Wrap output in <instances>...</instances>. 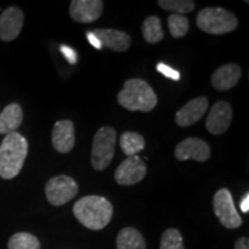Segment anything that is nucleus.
<instances>
[{
  "label": "nucleus",
  "instance_id": "9",
  "mask_svg": "<svg viewBox=\"0 0 249 249\" xmlns=\"http://www.w3.org/2000/svg\"><path fill=\"white\" fill-rule=\"evenodd\" d=\"M174 155H176L177 160L180 161L194 160L200 163H204L210 158L211 149L209 144L203 140L188 138L177 145Z\"/></svg>",
  "mask_w": 249,
  "mask_h": 249
},
{
  "label": "nucleus",
  "instance_id": "19",
  "mask_svg": "<svg viewBox=\"0 0 249 249\" xmlns=\"http://www.w3.org/2000/svg\"><path fill=\"white\" fill-rule=\"evenodd\" d=\"M143 38L149 44H157L164 38V30L160 18L156 15L148 17L142 23Z\"/></svg>",
  "mask_w": 249,
  "mask_h": 249
},
{
  "label": "nucleus",
  "instance_id": "2",
  "mask_svg": "<svg viewBox=\"0 0 249 249\" xmlns=\"http://www.w3.org/2000/svg\"><path fill=\"white\" fill-rule=\"evenodd\" d=\"M27 139L15 132L5 136L0 144V178L14 179L22 170L28 155Z\"/></svg>",
  "mask_w": 249,
  "mask_h": 249
},
{
  "label": "nucleus",
  "instance_id": "10",
  "mask_svg": "<svg viewBox=\"0 0 249 249\" xmlns=\"http://www.w3.org/2000/svg\"><path fill=\"white\" fill-rule=\"evenodd\" d=\"M23 12L17 6L6 8L0 14V39L2 42H12L20 35L23 27Z\"/></svg>",
  "mask_w": 249,
  "mask_h": 249
},
{
  "label": "nucleus",
  "instance_id": "28",
  "mask_svg": "<svg viewBox=\"0 0 249 249\" xmlns=\"http://www.w3.org/2000/svg\"><path fill=\"white\" fill-rule=\"evenodd\" d=\"M234 249H249V239L246 236H241L236 240Z\"/></svg>",
  "mask_w": 249,
  "mask_h": 249
},
{
  "label": "nucleus",
  "instance_id": "1",
  "mask_svg": "<svg viewBox=\"0 0 249 249\" xmlns=\"http://www.w3.org/2000/svg\"><path fill=\"white\" fill-rule=\"evenodd\" d=\"M73 213L87 229L99 231L111 222L113 217V205L103 196L89 195L76 201L73 207Z\"/></svg>",
  "mask_w": 249,
  "mask_h": 249
},
{
  "label": "nucleus",
  "instance_id": "8",
  "mask_svg": "<svg viewBox=\"0 0 249 249\" xmlns=\"http://www.w3.org/2000/svg\"><path fill=\"white\" fill-rule=\"evenodd\" d=\"M147 174V165L139 156L127 157L114 172V180L120 186H133L142 181Z\"/></svg>",
  "mask_w": 249,
  "mask_h": 249
},
{
  "label": "nucleus",
  "instance_id": "13",
  "mask_svg": "<svg viewBox=\"0 0 249 249\" xmlns=\"http://www.w3.org/2000/svg\"><path fill=\"white\" fill-rule=\"evenodd\" d=\"M52 145L60 154H68L75 145V127L71 120H59L52 130Z\"/></svg>",
  "mask_w": 249,
  "mask_h": 249
},
{
  "label": "nucleus",
  "instance_id": "21",
  "mask_svg": "<svg viewBox=\"0 0 249 249\" xmlns=\"http://www.w3.org/2000/svg\"><path fill=\"white\" fill-rule=\"evenodd\" d=\"M7 247L8 249H40V242L35 235L20 232L11 236Z\"/></svg>",
  "mask_w": 249,
  "mask_h": 249
},
{
  "label": "nucleus",
  "instance_id": "5",
  "mask_svg": "<svg viewBox=\"0 0 249 249\" xmlns=\"http://www.w3.org/2000/svg\"><path fill=\"white\" fill-rule=\"evenodd\" d=\"M116 129L104 126L93 136L91 149V166L96 171H104L113 160L116 151Z\"/></svg>",
  "mask_w": 249,
  "mask_h": 249
},
{
  "label": "nucleus",
  "instance_id": "12",
  "mask_svg": "<svg viewBox=\"0 0 249 249\" xmlns=\"http://www.w3.org/2000/svg\"><path fill=\"white\" fill-rule=\"evenodd\" d=\"M233 119L232 107L225 101H219L211 107L207 119V129L213 135H222L230 128Z\"/></svg>",
  "mask_w": 249,
  "mask_h": 249
},
{
  "label": "nucleus",
  "instance_id": "26",
  "mask_svg": "<svg viewBox=\"0 0 249 249\" xmlns=\"http://www.w3.org/2000/svg\"><path fill=\"white\" fill-rule=\"evenodd\" d=\"M60 50H61L62 53H64L65 57L67 58V60L71 62V64H73V65L76 64L77 54L75 53V51H74V50H71V48H68V46H65V45H61Z\"/></svg>",
  "mask_w": 249,
  "mask_h": 249
},
{
  "label": "nucleus",
  "instance_id": "22",
  "mask_svg": "<svg viewBox=\"0 0 249 249\" xmlns=\"http://www.w3.org/2000/svg\"><path fill=\"white\" fill-rule=\"evenodd\" d=\"M160 8L172 13L182 15L188 14L195 9V1L192 0H160L157 2Z\"/></svg>",
  "mask_w": 249,
  "mask_h": 249
},
{
  "label": "nucleus",
  "instance_id": "29",
  "mask_svg": "<svg viewBox=\"0 0 249 249\" xmlns=\"http://www.w3.org/2000/svg\"><path fill=\"white\" fill-rule=\"evenodd\" d=\"M240 208H241V211L242 213H247L249 211V194L247 193L246 196L244 197V200L241 201V204H240Z\"/></svg>",
  "mask_w": 249,
  "mask_h": 249
},
{
  "label": "nucleus",
  "instance_id": "14",
  "mask_svg": "<svg viewBox=\"0 0 249 249\" xmlns=\"http://www.w3.org/2000/svg\"><path fill=\"white\" fill-rule=\"evenodd\" d=\"M209 107V99L207 97H196L189 101L176 113V123L180 127H189L197 123Z\"/></svg>",
  "mask_w": 249,
  "mask_h": 249
},
{
  "label": "nucleus",
  "instance_id": "23",
  "mask_svg": "<svg viewBox=\"0 0 249 249\" xmlns=\"http://www.w3.org/2000/svg\"><path fill=\"white\" fill-rule=\"evenodd\" d=\"M167 24L171 35L174 38H182L189 31V21L185 15L171 14L167 18Z\"/></svg>",
  "mask_w": 249,
  "mask_h": 249
},
{
  "label": "nucleus",
  "instance_id": "18",
  "mask_svg": "<svg viewBox=\"0 0 249 249\" xmlns=\"http://www.w3.org/2000/svg\"><path fill=\"white\" fill-rule=\"evenodd\" d=\"M117 249H147L144 236L134 227H124L118 233Z\"/></svg>",
  "mask_w": 249,
  "mask_h": 249
},
{
  "label": "nucleus",
  "instance_id": "7",
  "mask_svg": "<svg viewBox=\"0 0 249 249\" xmlns=\"http://www.w3.org/2000/svg\"><path fill=\"white\" fill-rule=\"evenodd\" d=\"M213 213L224 227L235 230L241 226L242 219L235 209L234 202L231 192L226 188H222L216 192L213 202Z\"/></svg>",
  "mask_w": 249,
  "mask_h": 249
},
{
  "label": "nucleus",
  "instance_id": "17",
  "mask_svg": "<svg viewBox=\"0 0 249 249\" xmlns=\"http://www.w3.org/2000/svg\"><path fill=\"white\" fill-rule=\"evenodd\" d=\"M23 121V112L18 103H12L0 114V134L15 133Z\"/></svg>",
  "mask_w": 249,
  "mask_h": 249
},
{
  "label": "nucleus",
  "instance_id": "25",
  "mask_svg": "<svg viewBox=\"0 0 249 249\" xmlns=\"http://www.w3.org/2000/svg\"><path fill=\"white\" fill-rule=\"evenodd\" d=\"M157 71H160V73L164 74L166 77H169V79H172L176 81L180 79V73L178 71L173 70V68L169 67L167 65L163 64V62H160V64L157 65Z\"/></svg>",
  "mask_w": 249,
  "mask_h": 249
},
{
  "label": "nucleus",
  "instance_id": "24",
  "mask_svg": "<svg viewBox=\"0 0 249 249\" xmlns=\"http://www.w3.org/2000/svg\"><path fill=\"white\" fill-rule=\"evenodd\" d=\"M160 249H185L181 233L178 229H167L160 238Z\"/></svg>",
  "mask_w": 249,
  "mask_h": 249
},
{
  "label": "nucleus",
  "instance_id": "20",
  "mask_svg": "<svg viewBox=\"0 0 249 249\" xmlns=\"http://www.w3.org/2000/svg\"><path fill=\"white\" fill-rule=\"evenodd\" d=\"M121 150L127 157L136 156V154L144 150L145 141L141 134L135 132H124L120 138Z\"/></svg>",
  "mask_w": 249,
  "mask_h": 249
},
{
  "label": "nucleus",
  "instance_id": "3",
  "mask_svg": "<svg viewBox=\"0 0 249 249\" xmlns=\"http://www.w3.org/2000/svg\"><path fill=\"white\" fill-rule=\"evenodd\" d=\"M118 103L128 111L150 112L157 105V96L144 80L129 79L118 93Z\"/></svg>",
  "mask_w": 249,
  "mask_h": 249
},
{
  "label": "nucleus",
  "instance_id": "27",
  "mask_svg": "<svg viewBox=\"0 0 249 249\" xmlns=\"http://www.w3.org/2000/svg\"><path fill=\"white\" fill-rule=\"evenodd\" d=\"M87 38L89 39L90 44H91L92 46H95L96 49H98V50H102V49H103L101 42H99L97 37L93 35L92 31H88V33H87Z\"/></svg>",
  "mask_w": 249,
  "mask_h": 249
},
{
  "label": "nucleus",
  "instance_id": "6",
  "mask_svg": "<svg viewBox=\"0 0 249 249\" xmlns=\"http://www.w3.org/2000/svg\"><path fill=\"white\" fill-rule=\"evenodd\" d=\"M79 193L75 180L68 176H57L48 180L45 185V195L49 203L60 207L73 200Z\"/></svg>",
  "mask_w": 249,
  "mask_h": 249
},
{
  "label": "nucleus",
  "instance_id": "11",
  "mask_svg": "<svg viewBox=\"0 0 249 249\" xmlns=\"http://www.w3.org/2000/svg\"><path fill=\"white\" fill-rule=\"evenodd\" d=\"M104 2L102 0H73L70 15L75 22L92 23L102 17Z\"/></svg>",
  "mask_w": 249,
  "mask_h": 249
},
{
  "label": "nucleus",
  "instance_id": "15",
  "mask_svg": "<svg viewBox=\"0 0 249 249\" xmlns=\"http://www.w3.org/2000/svg\"><path fill=\"white\" fill-rule=\"evenodd\" d=\"M92 34L97 37L103 48L116 52H124L132 44V38L127 33L117 29H96Z\"/></svg>",
  "mask_w": 249,
  "mask_h": 249
},
{
  "label": "nucleus",
  "instance_id": "4",
  "mask_svg": "<svg viewBox=\"0 0 249 249\" xmlns=\"http://www.w3.org/2000/svg\"><path fill=\"white\" fill-rule=\"evenodd\" d=\"M198 29L210 35H225L238 28V18L222 7L203 8L196 17Z\"/></svg>",
  "mask_w": 249,
  "mask_h": 249
},
{
  "label": "nucleus",
  "instance_id": "16",
  "mask_svg": "<svg viewBox=\"0 0 249 249\" xmlns=\"http://www.w3.org/2000/svg\"><path fill=\"white\" fill-rule=\"evenodd\" d=\"M242 71L239 65L226 64L218 67L211 76V83L218 91H227L239 82Z\"/></svg>",
  "mask_w": 249,
  "mask_h": 249
}]
</instances>
